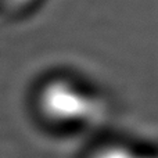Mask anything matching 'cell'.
I'll list each match as a JSON object with an SVG mask.
<instances>
[{
    "label": "cell",
    "mask_w": 158,
    "mask_h": 158,
    "mask_svg": "<svg viewBox=\"0 0 158 158\" xmlns=\"http://www.w3.org/2000/svg\"><path fill=\"white\" fill-rule=\"evenodd\" d=\"M39 111L46 119L58 125H78L94 115V96L78 82L68 78H53L40 87Z\"/></svg>",
    "instance_id": "1"
},
{
    "label": "cell",
    "mask_w": 158,
    "mask_h": 158,
    "mask_svg": "<svg viewBox=\"0 0 158 158\" xmlns=\"http://www.w3.org/2000/svg\"><path fill=\"white\" fill-rule=\"evenodd\" d=\"M146 156L140 154L135 148L126 144H107L98 148L90 158H144Z\"/></svg>",
    "instance_id": "2"
},
{
    "label": "cell",
    "mask_w": 158,
    "mask_h": 158,
    "mask_svg": "<svg viewBox=\"0 0 158 158\" xmlns=\"http://www.w3.org/2000/svg\"><path fill=\"white\" fill-rule=\"evenodd\" d=\"M144 158H158V154H154V156H146Z\"/></svg>",
    "instance_id": "3"
}]
</instances>
